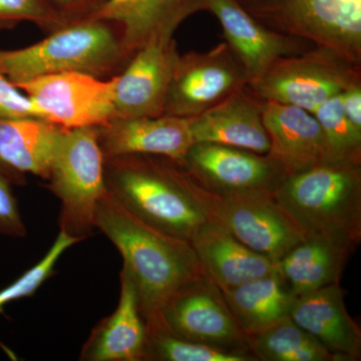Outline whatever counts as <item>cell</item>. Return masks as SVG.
I'll use <instances>...</instances> for the list:
<instances>
[{
	"instance_id": "cell-1",
	"label": "cell",
	"mask_w": 361,
	"mask_h": 361,
	"mask_svg": "<svg viewBox=\"0 0 361 361\" xmlns=\"http://www.w3.org/2000/svg\"><path fill=\"white\" fill-rule=\"evenodd\" d=\"M94 226L122 255L146 329H163V311L170 299L206 276L191 242L142 222L108 192L97 206Z\"/></svg>"
},
{
	"instance_id": "cell-2",
	"label": "cell",
	"mask_w": 361,
	"mask_h": 361,
	"mask_svg": "<svg viewBox=\"0 0 361 361\" xmlns=\"http://www.w3.org/2000/svg\"><path fill=\"white\" fill-rule=\"evenodd\" d=\"M182 161L130 154L104 158L106 192L142 222L191 241L207 222Z\"/></svg>"
},
{
	"instance_id": "cell-3",
	"label": "cell",
	"mask_w": 361,
	"mask_h": 361,
	"mask_svg": "<svg viewBox=\"0 0 361 361\" xmlns=\"http://www.w3.org/2000/svg\"><path fill=\"white\" fill-rule=\"evenodd\" d=\"M308 238L355 251L361 243V163L324 161L287 176L274 193Z\"/></svg>"
},
{
	"instance_id": "cell-4",
	"label": "cell",
	"mask_w": 361,
	"mask_h": 361,
	"mask_svg": "<svg viewBox=\"0 0 361 361\" xmlns=\"http://www.w3.org/2000/svg\"><path fill=\"white\" fill-rule=\"evenodd\" d=\"M37 44L0 51V75L14 85L61 73H82L109 80L130 63L115 23L90 18L66 23Z\"/></svg>"
},
{
	"instance_id": "cell-5",
	"label": "cell",
	"mask_w": 361,
	"mask_h": 361,
	"mask_svg": "<svg viewBox=\"0 0 361 361\" xmlns=\"http://www.w3.org/2000/svg\"><path fill=\"white\" fill-rule=\"evenodd\" d=\"M45 180L61 202L59 231L80 241L92 236L97 206L106 192L97 127L63 130Z\"/></svg>"
},
{
	"instance_id": "cell-6",
	"label": "cell",
	"mask_w": 361,
	"mask_h": 361,
	"mask_svg": "<svg viewBox=\"0 0 361 361\" xmlns=\"http://www.w3.org/2000/svg\"><path fill=\"white\" fill-rule=\"evenodd\" d=\"M266 27L361 66V0H235Z\"/></svg>"
},
{
	"instance_id": "cell-7",
	"label": "cell",
	"mask_w": 361,
	"mask_h": 361,
	"mask_svg": "<svg viewBox=\"0 0 361 361\" xmlns=\"http://www.w3.org/2000/svg\"><path fill=\"white\" fill-rule=\"evenodd\" d=\"M191 177L192 192L206 219L219 225L251 250L279 262L305 239L274 194L217 193Z\"/></svg>"
},
{
	"instance_id": "cell-8",
	"label": "cell",
	"mask_w": 361,
	"mask_h": 361,
	"mask_svg": "<svg viewBox=\"0 0 361 361\" xmlns=\"http://www.w3.org/2000/svg\"><path fill=\"white\" fill-rule=\"evenodd\" d=\"M361 82V66L317 47L275 61L248 89L263 102L291 104L314 113L331 97Z\"/></svg>"
},
{
	"instance_id": "cell-9",
	"label": "cell",
	"mask_w": 361,
	"mask_h": 361,
	"mask_svg": "<svg viewBox=\"0 0 361 361\" xmlns=\"http://www.w3.org/2000/svg\"><path fill=\"white\" fill-rule=\"evenodd\" d=\"M249 78L227 42L190 51L176 63L164 115L193 118L248 87Z\"/></svg>"
},
{
	"instance_id": "cell-10",
	"label": "cell",
	"mask_w": 361,
	"mask_h": 361,
	"mask_svg": "<svg viewBox=\"0 0 361 361\" xmlns=\"http://www.w3.org/2000/svg\"><path fill=\"white\" fill-rule=\"evenodd\" d=\"M116 77L103 80L61 73L16 85L32 99L47 122L63 129L101 127L115 116Z\"/></svg>"
},
{
	"instance_id": "cell-11",
	"label": "cell",
	"mask_w": 361,
	"mask_h": 361,
	"mask_svg": "<svg viewBox=\"0 0 361 361\" xmlns=\"http://www.w3.org/2000/svg\"><path fill=\"white\" fill-rule=\"evenodd\" d=\"M161 330L187 341L253 356L222 291L207 276L183 287L170 299L163 311Z\"/></svg>"
},
{
	"instance_id": "cell-12",
	"label": "cell",
	"mask_w": 361,
	"mask_h": 361,
	"mask_svg": "<svg viewBox=\"0 0 361 361\" xmlns=\"http://www.w3.org/2000/svg\"><path fill=\"white\" fill-rule=\"evenodd\" d=\"M182 163L202 186L217 193L274 194L287 177L268 155L211 142H194Z\"/></svg>"
},
{
	"instance_id": "cell-13",
	"label": "cell",
	"mask_w": 361,
	"mask_h": 361,
	"mask_svg": "<svg viewBox=\"0 0 361 361\" xmlns=\"http://www.w3.org/2000/svg\"><path fill=\"white\" fill-rule=\"evenodd\" d=\"M179 56L174 37L152 40L135 52L116 75L114 118L163 116Z\"/></svg>"
},
{
	"instance_id": "cell-14",
	"label": "cell",
	"mask_w": 361,
	"mask_h": 361,
	"mask_svg": "<svg viewBox=\"0 0 361 361\" xmlns=\"http://www.w3.org/2000/svg\"><path fill=\"white\" fill-rule=\"evenodd\" d=\"M206 1L207 11L219 20L226 42L245 68L249 84L260 78L278 59L310 49L307 42L266 27L235 0Z\"/></svg>"
},
{
	"instance_id": "cell-15",
	"label": "cell",
	"mask_w": 361,
	"mask_h": 361,
	"mask_svg": "<svg viewBox=\"0 0 361 361\" xmlns=\"http://www.w3.org/2000/svg\"><path fill=\"white\" fill-rule=\"evenodd\" d=\"M97 133L104 158L147 154L182 161L194 144L189 118L167 115L114 118Z\"/></svg>"
},
{
	"instance_id": "cell-16",
	"label": "cell",
	"mask_w": 361,
	"mask_h": 361,
	"mask_svg": "<svg viewBox=\"0 0 361 361\" xmlns=\"http://www.w3.org/2000/svg\"><path fill=\"white\" fill-rule=\"evenodd\" d=\"M345 294L341 283H336L295 297L289 316L339 361H357L361 330L346 310Z\"/></svg>"
},
{
	"instance_id": "cell-17",
	"label": "cell",
	"mask_w": 361,
	"mask_h": 361,
	"mask_svg": "<svg viewBox=\"0 0 361 361\" xmlns=\"http://www.w3.org/2000/svg\"><path fill=\"white\" fill-rule=\"evenodd\" d=\"M204 11L206 0H109L92 18L118 26L132 59L152 40L174 37L183 21Z\"/></svg>"
},
{
	"instance_id": "cell-18",
	"label": "cell",
	"mask_w": 361,
	"mask_h": 361,
	"mask_svg": "<svg viewBox=\"0 0 361 361\" xmlns=\"http://www.w3.org/2000/svg\"><path fill=\"white\" fill-rule=\"evenodd\" d=\"M263 121L270 141L267 155L287 176L329 161L322 128L310 111L291 104L263 102Z\"/></svg>"
},
{
	"instance_id": "cell-19",
	"label": "cell",
	"mask_w": 361,
	"mask_h": 361,
	"mask_svg": "<svg viewBox=\"0 0 361 361\" xmlns=\"http://www.w3.org/2000/svg\"><path fill=\"white\" fill-rule=\"evenodd\" d=\"M194 142H211L267 155L269 135L263 121V101L248 87L215 108L189 118Z\"/></svg>"
},
{
	"instance_id": "cell-20",
	"label": "cell",
	"mask_w": 361,
	"mask_h": 361,
	"mask_svg": "<svg viewBox=\"0 0 361 361\" xmlns=\"http://www.w3.org/2000/svg\"><path fill=\"white\" fill-rule=\"evenodd\" d=\"M118 307L97 323L80 353L82 361H142L147 349V329L140 311L137 291L127 271L120 275Z\"/></svg>"
},
{
	"instance_id": "cell-21",
	"label": "cell",
	"mask_w": 361,
	"mask_h": 361,
	"mask_svg": "<svg viewBox=\"0 0 361 361\" xmlns=\"http://www.w3.org/2000/svg\"><path fill=\"white\" fill-rule=\"evenodd\" d=\"M190 242L206 276L221 291L278 270L277 262L251 250L210 221L199 228Z\"/></svg>"
},
{
	"instance_id": "cell-22",
	"label": "cell",
	"mask_w": 361,
	"mask_h": 361,
	"mask_svg": "<svg viewBox=\"0 0 361 361\" xmlns=\"http://www.w3.org/2000/svg\"><path fill=\"white\" fill-rule=\"evenodd\" d=\"M65 130L42 118H0V173L16 184L26 174L47 180Z\"/></svg>"
},
{
	"instance_id": "cell-23",
	"label": "cell",
	"mask_w": 361,
	"mask_h": 361,
	"mask_svg": "<svg viewBox=\"0 0 361 361\" xmlns=\"http://www.w3.org/2000/svg\"><path fill=\"white\" fill-rule=\"evenodd\" d=\"M355 251L320 238L297 244L279 262L278 272L294 297L341 283L342 273Z\"/></svg>"
},
{
	"instance_id": "cell-24",
	"label": "cell",
	"mask_w": 361,
	"mask_h": 361,
	"mask_svg": "<svg viewBox=\"0 0 361 361\" xmlns=\"http://www.w3.org/2000/svg\"><path fill=\"white\" fill-rule=\"evenodd\" d=\"M222 293L235 320L247 337L288 316L295 298L278 270Z\"/></svg>"
},
{
	"instance_id": "cell-25",
	"label": "cell",
	"mask_w": 361,
	"mask_h": 361,
	"mask_svg": "<svg viewBox=\"0 0 361 361\" xmlns=\"http://www.w3.org/2000/svg\"><path fill=\"white\" fill-rule=\"evenodd\" d=\"M247 338L257 361H339L289 315Z\"/></svg>"
},
{
	"instance_id": "cell-26",
	"label": "cell",
	"mask_w": 361,
	"mask_h": 361,
	"mask_svg": "<svg viewBox=\"0 0 361 361\" xmlns=\"http://www.w3.org/2000/svg\"><path fill=\"white\" fill-rule=\"evenodd\" d=\"M145 360L257 361L251 355L187 341L161 329H147Z\"/></svg>"
},
{
	"instance_id": "cell-27",
	"label": "cell",
	"mask_w": 361,
	"mask_h": 361,
	"mask_svg": "<svg viewBox=\"0 0 361 361\" xmlns=\"http://www.w3.org/2000/svg\"><path fill=\"white\" fill-rule=\"evenodd\" d=\"M313 115L324 135L329 161L361 163V133L344 116L341 94L323 103Z\"/></svg>"
},
{
	"instance_id": "cell-28",
	"label": "cell",
	"mask_w": 361,
	"mask_h": 361,
	"mask_svg": "<svg viewBox=\"0 0 361 361\" xmlns=\"http://www.w3.org/2000/svg\"><path fill=\"white\" fill-rule=\"evenodd\" d=\"M80 240L73 238L65 232L59 231L49 250L33 267L23 273L18 280L0 290V314H4L6 304L35 295L40 286L54 274V268L63 254Z\"/></svg>"
},
{
	"instance_id": "cell-29",
	"label": "cell",
	"mask_w": 361,
	"mask_h": 361,
	"mask_svg": "<svg viewBox=\"0 0 361 361\" xmlns=\"http://www.w3.org/2000/svg\"><path fill=\"white\" fill-rule=\"evenodd\" d=\"M23 21L35 23L49 32L65 25L52 13L44 0H0V32L13 28Z\"/></svg>"
},
{
	"instance_id": "cell-30",
	"label": "cell",
	"mask_w": 361,
	"mask_h": 361,
	"mask_svg": "<svg viewBox=\"0 0 361 361\" xmlns=\"http://www.w3.org/2000/svg\"><path fill=\"white\" fill-rule=\"evenodd\" d=\"M42 118V111L30 97L23 94L18 87L0 75V118Z\"/></svg>"
},
{
	"instance_id": "cell-31",
	"label": "cell",
	"mask_w": 361,
	"mask_h": 361,
	"mask_svg": "<svg viewBox=\"0 0 361 361\" xmlns=\"http://www.w3.org/2000/svg\"><path fill=\"white\" fill-rule=\"evenodd\" d=\"M0 235L23 238L27 235L26 226L11 190V182L0 173Z\"/></svg>"
},
{
	"instance_id": "cell-32",
	"label": "cell",
	"mask_w": 361,
	"mask_h": 361,
	"mask_svg": "<svg viewBox=\"0 0 361 361\" xmlns=\"http://www.w3.org/2000/svg\"><path fill=\"white\" fill-rule=\"evenodd\" d=\"M109 0H44L63 25L92 18Z\"/></svg>"
},
{
	"instance_id": "cell-33",
	"label": "cell",
	"mask_w": 361,
	"mask_h": 361,
	"mask_svg": "<svg viewBox=\"0 0 361 361\" xmlns=\"http://www.w3.org/2000/svg\"><path fill=\"white\" fill-rule=\"evenodd\" d=\"M341 99L344 116L349 123L361 133V82L342 92Z\"/></svg>"
}]
</instances>
